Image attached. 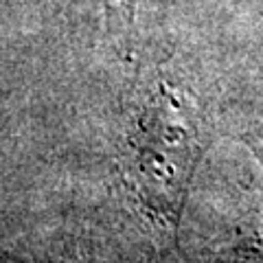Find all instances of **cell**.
<instances>
[{
    "label": "cell",
    "mask_w": 263,
    "mask_h": 263,
    "mask_svg": "<svg viewBox=\"0 0 263 263\" xmlns=\"http://www.w3.org/2000/svg\"><path fill=\"white\" fill-rule=\"evenodd\" d=\"M243 141L248 143V147L254 152V156H259V160L263 162V127L248 132V134L243 136Z\"/></svg>",
    "instance_id": "cell-1"
}]
</instances>
